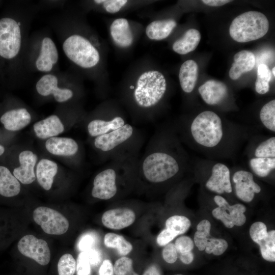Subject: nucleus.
I'll use <instances>...</instances> for the list:
<instances>
[{
  "label": "nucleus",
  "mask_w": 275,
  "mask_h": 275,
  "mask_svg": "<svg viewBox=\"0 0 275 275\" xmlns=\"http://www.w3.org/2000/svg\"><path fill=\"white\" fill-rule=\"evenodd\" d=\"M76 262L70 254H65L60 258L58 263V275H74Z\"/></svg>",
  "instance_id": "35"
},
{
  "label": "nucleus",
  "mask_w": 275,
  "mask_h": 275,
  "mask_svg": "<svg viewBox=\"0 0 275 275\" xmlns=\"http://www.w3.org/2000/svg\"><path fill=\"white\" fill-rule=\"evenodd\" d=\"M268 29L269 22L264 14L250 11L233 19L229 28V34L234 40L244 43L263 37Z\"/></svg>",
  "instance_id": "5"
},
{
  "label": "nucleus",
  "mask_w": 275,
  "mask_h": 275,
  "mask_svg": "<svg viewBox=\"0 0 275 275\" xmlns=\"http://www.w3.org/2000/svg\"><path fill=\"white\" fill-rule=\"evenodd\" d=\"M255 62V57L252 52L246 50L238 52L234 55V62L229 72L230 78L236 80L242 74L251 71Z\"/></svg>",
  "instance_id": "22"
},
{
  "label": "nucleus",
  "mask_w": 275,
  "mask_h": 275,
  "mask_svg": "<svg viewBox=\"0 0 275 275\" xmlns=\"http://www.w3.org/2000/svg\"><path fill=\"white\" fill-rule=\"evenodd\" d=\"M36 136L41 139H49L62 133L64 126L59 118L51 115L35 123L33 125Z\"/></svg>",
  "instance_id": "21"
},
{
  "label": "nucleus",
  "mask_w": 275,
  "mask_h": 275,
  "mask_svg": "<svg viewBox=\"0 0 275 275\" xmlns=\"http://www.w3.org/2000/svg\"><path fill=\"white\" fill-rule=\"evenodd\" d=\"M31 116L24 108L11 109L4 112L0 117V122L9 131L22 129L31 122Z\"/></svg>",
  "instance_id": "19"
},
{
  "label": "nucleus",
  "mask_w": 275,
  "mask_h": 275,
  "mask_svg": "<svg viewBox=\"0 0 275 275\" xmlns=\"http://www.w3.org/2000/svg\"><path fill=\"white\" fill-rule=\"evenodd\" d=\"M253 172L260 177H265L275 168V158H253L250 160Z\"/></svg>",
  "instance_id": "31"
},
{
  "label": "nucleus",
  "mask_w": 275,
  "mask_h": 275,
  "mask_svg": "<svg viewBox=\"0 0 275 275\" xmlns=\"http://www.w3.org/2000/svg\"><path fill=\"white\" fill-rule=\"evenodd\" d=\"M175 275H183V274H175Z\"/></svg>",
  "instance_id": "56"
},
{
  "label": "nucleus",
  "mask_w": 275,
  "mask_h": 275,
  "mask_svg": "<svg viewBox=\"0 0 275 275\" xmlns=\"http://www.w3.org/2000/svg\"><path fill=\"white\" fill-rule=\"evenodd\" d=\"M271 78V73L268 66L265 64H259L255 82V90L258 94H264L269 91Z\"/></svg>",
  "instance_id": "32"
},
{
  "label": "nucleus",
  "mask_w": 275,
  "mask_h": 275,
  "mask_svg": "<svg viewBox=\"0 0 275 275\" xmlns=\"http://www.w3.org/2000/svg\"><path fill=\"white\" fill-rule=\"evenodd\" d=\"M177 236L173 232L166 228L161 231L158 235L156 241L159 245L165 246L173 240Z\"/></svg>",
  "instance_id": "44"
},
{
  "label": "nucleus",
  "mask_w": 275,
  "mask_h": 275,
  "mask_svg": "<svg viewBox=\"0 0 275 275\" xmlns=\"http://www.w3.org/2000/svg\"><path fill=\"white\" fill-rule=\"evenodd\" d=\"M176 25V21L173 19L155 20L147 25L146 35L150 40H162L170 36Z\"/></svg>",
  "instance_id": "24"
},
{
  "label": "nucleus",
  "mask_w": 275,
  "mask_h": 275,
  "mask_svg": "<svg viewBox=\"0 0 275 275\" xmlns=\"http://www.w3.org/2000/svg\"><path fill=\"white\" fill-rule=\"evenodd\" d=\"M272 73L273 75V76H274V75H275V67H273L272 69Z\"/></svg>",
  "instance_id": "55"
},
{
  "label": "nucleus",
  "mask_w": 275,
  "mask_h": 275,
  "mask_svg": "<svg viewBox=\"0 0 275 275\" xmlns=\"http://www.w3.org/2000/svg\"><path fill=\"white\" fill-rule=\"evenodd\" d=\"M266 225L261 222L253 223L250 228V235L251 239L255 242L264 237L267 234Z\"/></svg>",
  "instance_id": "40"
},
{
  "label": "nucleus",
  "mask_w": 275,
  "mask_h": 275,
  "mask_svg": "<svg viewBox=\"0 0 275 275\" xmlns=\"http://www.w3.org/2000/svg\"><path fill=\"white\" fill-rule=\"evenodd\" d=\"M94 2L96 4L101 5L103 9L109 14L119 12L129 4V1L126 0H96Z\"/></svg>",
  "instance_id": "37"
},
{
  "label": "nucleus",
  "mask_w": 275,
  "mask_h": 275,
  "mask_svg": "<svg viewBox=\"0 0 275 275\" xmlns=\"http://www.w3.org/2000/svg\"><path fill=\"white\" fill-rule=\"evenodd\" d=\"M45 147L51 154L58 156H71L78 151V145L73 139L64 137H52L45 142Z\"/></svg>",
  "instance_id": "20"
},
{
  "label": "nucleus",
  "mask_w": 275,
  "mask_h": 275,
  "mask_svg": "<svg viewBox=\"0 0 275 275\" xmlns=\"http://www.w3.org/2000/svg\"><path fill=\"white\" fill-rule=\"evenodd\" d=\"M17 248L21 254L41 265H46L50 260V251L46 241L33 235L22 237L18 242Z\"/></svg>",
  "instance_id": "10"
},
{
  "label": "nucleus",
  "mask_w": 275,
  "mask_h": 275,
  "mask_svg": "<svg viewBox=\"0 0 275 275\" xmlns=\"http://www.w3.org/2000/svg\"><path fill=\"white\" fill-rule=\"evenodd\" d=\"M167 91L163 74L154 69L140 73L129 87V99L142 112H150L162 100Z\"/></svg>",
  "instance_id": "2"
},
{
  "label": "nucleus",
  "mask_w": 275,
  "mask_h": 275,
  "mask_svg": "<svg viewBox=\"0 0 275 275\" xmlns=\"http://www.w3.org/2000/svg\"><path fill=\"white\" fill-rule=\"evenodd\" d=\"M254 153L257 158H275V137L272 136L261 142Z\"/></svg>",
  "instance_id": "36"
},
{
  "label": "nucleus",
  "mask_w": 275,
  "mask_h": 275,
  "mask_svg": "<svg viewBox=\"0 0 275 275\" xmlns=\"http://www.w3.org/2000/svg\"><path fill=\"white\" fill-rule=\"evenodd\" d=\"M209 238L196 231L194 235V241L200 251L205 250Z\"/></svg>",
  "instance_id": "47"
},
{
  "label": "nucleus",
  "mask_w": 275,
  "mask_h": 275,
  "mask_svg": "<svg viewBox=\"0 0 275 275\" xmlns=\"http://www.w3.org/2000/svg\"><path fill=\"white\" fill-rule=\"evenodd\" d=\"M191 223L189 219L183 215H173L166 221L167 229L177 236L185 233L189 228Z\"/></svg>",
  "instance_id": "33"
},
{
  "label": "nucleus",
  "mask_w": 275,
  "mask_h": 275,
  "mask_svg": "<svg viewBox=\"0 0 275 275\" xmlns=\"http://www.w3.org/2000/svg\"><path fill=\"white\" fill-rule=\"evenodd\" d=\"M206 187L219 194L231 193L232 188L228 167L222 163L215 164L212 168L211 175L206 183Z\"/></svg>",
  "instance_id": "13"
},
{
  "label": "nucleus",
  "mask_w": 275,
  "mask_h": 275,
  "mask_svg": "<svg viewBox=\"0 0 275 275\" xmlns=\"http://www.w3.org/2000/svg\"><path fill=\"white\" fill-rule=\"evenodd\" d=\"M260 119L268 130L275 131V100H271L264 104L260 112Z\"/></svg>",
  "instance_id": "34"
},
{
  "label": "nucleus",
  "mask_w": 275,
  "mask_h": 275,
  "mask_svg": "<svg viewBox=\"0 0 275 275\" xmlns=\"http://www.w3.org/2000/svg\"><path fill=\"white\" fill-rule=\"evenodd\" d=\"M236 196L245 202H251L255 194L261 191L260 186L254 180L253 175L245 170L236 171L233 176Z\"/></svg>",
  "instance_id": "11"
},
{
  "label": "nucleus",
  "mask_w": 275,
  "mask_h": 275,
  "mask_svg": "<svg viewBox=\"0 0 275 275\" xmlns=\"http://www.w3.org/2000/svg\"><path fill=\"white\" fill-rule=\"evenodd\" d=\"M143 275H161V272L157 265L152 264L147 268Z\"/></svg>",
  "instance_id": "50"
},
{
  "label": "nucleus",
  "mask_w": 275,
  "mask_h": 275,
  "mask_svg": "<svg viewBox=\"0 0 275 275\" xmlns=\"http://www.w3.org/2000/svg\"><path fill=\"white\" fill-rule=\"evenodd\" d=\"M198 76V66L193 60H188L181 66L179 79L182 90L187 93L191 92L196 84Z\"/></svg>",
  "instance_id": "25"
},
{
  "label": "nucleus",
  "mask_w": 275,
  "mask_h": 275,
  "mask_svg": "<svg viewBox=\"0 0 275 275\" xmlns=\"http://www.w3.org/2000/svg\"><path fill=\"white\" fill-rule=\"evenodd\" d=\"M21 189L19 181L6 167L0 166V196L12 198L18 195Z\"/></svg>",
  "instance_id": "26"
},
{
  "label": "nucleus",
  "mask_w": 275,
  "mask_h": 275,
  "mask_svg": "<svg viewBox=\"0 0 275 275\" xmlns=\"http://www.w3.org/2000/svg\"><path fill=\"white\" fill-rule=\"evenodd\" d=\"M135 219L134 212L129 208H115L106 211L102 215L103 225L107 228L120 230L132 224Z\"/></svg>",
  "instance_id": "15"
},
{
  "label": "nucleus",
  "mask_w": 275,
  "mask_h": 275,
  "mask_svg": "<svg viewBox=\"0 0 275 275\" xmlns=\"http://www.w3.org/2000/svg\"><path fill=\"white\" fill-rule=\"evenodd\" d=\"M58 79L52 74L43 76L37 82L36 88L41 95L47 96L52 94L59 102H65L73 97V91L69 89H61L58 87Z\"/></svg>",
  "instance_id": "14"
},
{
  "label": "nucleus",
  "mask_w": 275,
  "mask_h": 275,
  "mask_svg": "<svg viewBox=\"0 0 275 275\" xmlns=\"http://www.w3.org/2000/svg\"><path fill=\"white\" fill-rule=\"evenodd\" d=\"M58 169L57 164L51 160L44 158L38 162L36 170V178L44 189L49 190L51 188Z\"/></svg>",
  "instance_id": "23"
},
{
  "label": "nucleus",
  "mask_w": 275,
  "mask_h": 275,
  "mask_svg": "<svg viewBox=\"0 0 275 275\" xmlns=\"http://www.w3.org/2000/svg\"><path fill=\"white\" fill-rule=\"evenodd\" d=\"M202 2L205 5L212 6L218 7L224 5L231 1L229 0H203Z\"/></svg>",
  "instance_id": "51"
},
{
  "label": "nucleus",
  "mask_w": 275,
  "mask_h": 275,
  "mask_svg": "<svg viewBox=\"0 0 275 275\" xmlns=\"http://www.w3.org/2000/svg\"><path fill=\"white\" fill-rule=\"evenodd\" d=\"M228 246V242L225 239L212 237L208 239L205 251L207 254L219 256L226 251Z\"/></svg>",
  "instance_id": "38"
},
{
  "label": "nucleus",
  "mask_w": 275,
  "mask_h": 275,
  "mask_svg": "<svg viewBox=\"0 0 275 275\" xmlns=\"http://www.w3.org/2000/svg\"><path fill=\"white\" fill-rule=\"evenodd\" d=\"M128 275H139L138 274V273H136V272H133L132 271L131 273H130Z\"/></svg>",
  "instance_id": "54"
},
{
  "label": "nucleus",
  "mask_w": 275,
  "mask_h": 275,
  "mask_svg": "<svg viewBox=\"0 0 275 275\" xmlns=\"http://www.w3.org/2000/svg\"><path fill=\"white\" fill-rule=\"evenodd\" d=\"M179 258L180 260L185 264L191 263L194 260V254L192 252L179 254Z\"/></svg>",
  "instance_id": "52"
},
{
  "label": "nucleus",
  "mask_w": 275,
  "mask_h": 275,
  "mask_svg": "<svg viewBox=\"0 0 275 275\" xmlns=\"http://www.w3.org/2000/svg\"><path fill=\"white\" fill-rule=\"evenodd\" d=\"M204 101L208 105H215L223 101L228 95L226 85L218 80H209L198 89Z\"/></svg>",
  "instance_id": "18"
},
{
  "label": "nucleus",
  "mask_w": 275,
  "mask_h": 275,
  "mask_svg": "<svg viewBox=\"0 0 275 275\" xmlns=\"http://www.w3.org/2000/svg\"><path fill=\"white\" fill-rule=\"evenodd\" d=\"M214 201L218 207L212 210V214L215 218L221 221L227 228H232L234 226H241L244 224L246 221L245 206L241 204L230 205L219 195L215 196Z\"/></svg>",
  "instance_id": "9"
},
{
  "label": "nucleus",
  "mask_w": 275,
  "mask_h": 275,
  "mask_svg": "<svg viewBox=\"0 0 275 275\" xmlns=\"http://www.w3.org/2000/svg\"><path fill=\"white\" fill-rule=\"evenodd\" d=\"M95 240L93 236L90 234L82 236L78 242V248L81 252H85L93 249Z\"/></svg>",
  "instance_id": "45"
},
{
  "label": "nucleus",
  "mask_w": 275,
  "mask_h": 275,
  "mask_svg": "<svg viewBox=\"0 0 275 275\" xmlns=\"http://www.w3.org/2000/svg\"><path fill=\"white\" fill-rule=\"evenodd\" d=\"M33 217L35 223L48 234L62 235L68 230L69 224L67 218L52 208L38 207L34 210Z\"/></svg>",
  "instance_id": "8"
},
{
  "label": "nucleus",
  "mask_w": 275,
  "mask_h": 275,
  "mask_svg": "<svg viewBox=\"0 0 275 275\" xmlns=\"http://www.w3.org/2000/svg\"><path fill=\"white\" fill-rule=\"evenodd\" d=\"M211 224L207 219L202 220L197 226V231L203 233L208 236H210Z\"/></svg>",
  "instance_id": "49"
},
{
  "label": "nucleus",
  "mask_w": 275,
  "mask_h": 275,
  "mask_svg": "<svg viewBox=\"0 0 275 275\" xmlns=\"http://www.w3.org/2000/svg\"><path fill=\"white\" fill-rule=\"evenodd\" d=\"M59 59L56 46L49 37H45L42 42L41 48L36 62L42 66H47L55 64Z\"/></svg>",
  "instance_id": "28"
},
{
  "label": "nucleus",
  "mask_w": 275,
  "mask_h": 275,
  "mask_svg": "<svg viewBox=\"0 0 275 275\" xmlns=\"http://www.w3.org/2000/svg\"><path fill=\"white\" fill-rule=\"evenodd\" d=\"M125 124V120L121 115L111 113L106 118L91 121L88 124L87 130L90 135L96 138L118 129Z\"/></svg>",
  "instance_id": "17"
},
{
  "label": "nucleus",
  "mask_w": 275,
  "mask_h": 275,
  "mask_svg": "<svg viewBox=\"0 0 275 275\" xmlns=\"http://www.w3.org/2000/svg\"><path fill=\"white\" fill-rule=\"evenodd\" d=\"M181 167V162L176 154L155 142L139 159L137 173L149 183H159L173 178Z\"/></svg>",
  "instance_id": "1"
},
{
  "label": "nucleus",
  "mask_w": 275,
  "mask_h": 275,
  "mask_svg": "<svg viewBox=\"0 0 275 275\" xmlns=\"http://www.w3.org/2000/svg\"><path fill=\"white\" fill-rule=\"evenodd\" d=\"M85 252L91 266H96L99 264L101 260V255L98 250L93 248Z\"/></svg>",
  "instance_id": "46"
},
{
  "label": "nucleus",
  "mask_w": 275,
  "mask_h": 275,
  "mask_svg": "<svg viewBox=\"0 0 275 275\" xmlns=\"http://www.w3.org/2000/svg\"><path fill=\"white\" fill-rule=\"evenodd\" d=\"M104 243L107 248L116 249L122 256L128 255L133 249L131 243L123 236L114 233H108L105 235Z\"/></svg>",
  "instance_id": "29"
},
{
  "label": "nucleus",
  "mask_w": 275,
  "mask_h": 275,
  "mask_svg": "<svg viewBox=\"0 0 275 275\" xmlns=\"http://www.w3.org/2000/svg\"><path fill=\"white\" fill-rule=\"evenodd\" d=\"M201 34L195 29L187 30L182 37L174 42L173 50L179 54H186L194 51L199 45Z\"/></svg>",
  "instance_id": "27"
},
{
  "label": "nucleus",
  "mask_w": 275,
  "mask_h": 275,
  "mask_svg": "<svg viewBox=\"0 0 275 275\" xmlns=\"http://www.w3.org/2000/svg\"><path fill=\"white\" fill-rule=\"evenodd\" d=\"M162 256L167 263L170 264L175 263L178 256L175 244L170 242L166 245L162 250Z\"/></svg>",
  "instance_id": "43"
},
{
  "label": "nucleus",
  "mask_w": 275,
  "mask_h": 275,
  "mask_svg": "<svg viewBox=\"0 0 275 275\" xmlns=\"http://www.w3.org/2000/svg\"><path fill=\"white\" fill-rule=\"evenodd\" d=\"M20 166L13 171V175L23 184H30L36 179L35 167L38 160L36 154L30 150L20 152L18 157Z\"/></svg>",
  "instance_id": "16"
},
{
  "label": "nucleus",
  "mask_w": 275,
  "mask_h": 275,
  "mask_svg": "<svg viewBox=\"0 0 275 275\" xmlns=\"http://www.w3.org/2000/svg\"><path fill=\"white\" fill-rule=\"evenodd\" d=\"M261 254L264 259L269 262L275 261V231H268L267 235L258 241Z\"/></svg>",
  "instance_id": "30"
},
{
  "label": "nucleus",
  "mask_w": 275,
  "mask_h": 275,
  "mask_svg": "<svg viewBox=\"0 0 275 275\" xmlns=\"http://www.w3.org/2000/svg\"><path fill=\"white\" fill-rule=\"evenodd\" d=\"M76 270L77 275H90L91 265L85 252H81L78 256Z\"/></svg>",
  "instance_id": "41"
},
{
  "label": "nucleus",
  "mask_w": 275,
  "mask_h": 275,
  "mask_svg": "<svg viewBox=\"0 0 275 275\" xmlns=\"http://www.w3.org/2000/svg\"><path fill=\"white\" fill-rule=\"evenodd\" d=\"M134 128L126 123L122 127L95 138V147L108 155L109 159L121 155L136 153L138 150L131 144L136 138Z\"/></svg>",
  "instance_id": "6"
},
{
  "label": "nucleus",
  "mask_w": 275,
  "mask_h": 275,
  "mask_svg": "<svg viewBox=\"0 0 275 275\" xmlns=\"http://www.w3.org/2000/svg\"><path fill=\"white\" fill-rule=\"evenodd\" d=\"M109 34L114 43L121 48H127L133 43L134 35L128 20L125 18L114 19L109 26Z\"/></svg>",
  "instance_id": "12"
},
{
  "label": "nucleus",
  "mask_w": 275,
  "mask_h": 275,
  "mask_svg": "<svg viewBox=\"0 0 275 275\" xmlns=\"http://www.w3.org/2000/svg\"><path fill=\"white\" fill-rule=\"evenodd\" d=\"M5 152L4 147L0 144V156L2 155Z\"/></svg>",
  "instance_id": "53"
},
{
  "label": "nucleus",
  "mask_w": 275,
  "mask_h": 275,
  "mask_svg": "<svg viewBox=\"0 0 275 275\" xmlns=\"http://www.w3.org/2000/svg\"><path fill=\"white\" fill-rule=\"evenodd\" d=\"M113 266L109 259L104 260L99 270V275H114Z\"/></svg>",
  "instance_id": "48"
},
{
  "label": "nucleus",
  "mask_w": 275,
  "mask_h": 275,
  "mask_svg": "<svg viewBox=\"0 0 275 275\" xmlns=\"http://www.w3.org/2000/svg\"><path fill=\"white\" fill-rule=\"evenodd\" d=\"M189 131L196 143L207 148L217 146L224 133L221 118L210 111H205L198 115L190 125Z\"/></svg>",
  "instance_id": "4"
},
{
  "label": "nucleus",
  "mask_w": 275,
  "mask_h": 275,
  "mask_svg": "<svg viewBox=\"0 0 275 275\" xmlns=\"http://www.w3.org/2000/svg\"><path fill=\"white\" fill-rule=\"evenodd\" d=\"M138 153H130L111 159L106 167L95 177L91 194L93 197L107 200L114 197L118 190L120 176L137 168Z\"/></svg>",
  "instance_id": "3"
},
{
  "label": "nucleus",
  "mask_w": 275,
  "mask_h": 275,
  "mask_svg": "<svg viewBox=\"0 0 275 275\" xmlns=\"http://www.w3.org/2000/svg\"><path fill=\"white\" fill-rule=\"evenodd\" d=\"M132 260L127 257H122L117 260L113 269L116 275H128L132 271Z\"/></svg>",
  "instance_id": "39"
},
{
  "label": "nucleus",
  "mask_w": 275,
  "mask_h": 275,
  "mask_svg": "<svg viewBox=\"0 0 275 275\" xmlns=\"http://www.w3.org/2000/svg\"><path fill=\"white\" fill-rule=\"evenodd\" d=\"M63 49L70 60L82 68L95 67L100 61V54L97 48L80 35L69 36L63 44Z\"/></svg>",
  "instance_id": "7"
},
{
  "label": "nucleus",
  "mask_w": 275,
  "mask_h": 275,
  "mask_svg": "<svg viewBox=\"0 0 275 275\" xmlns=\"http://www.w3.org/2000/svg\"><path fill=\"white\" fill-rule=\"evenodd\" d=\"M178 254L191 252L194 247L193 240L186 236L178 237L175 243Z\"/></svg>",
  "instance_id": "42"
}]
</instances>
